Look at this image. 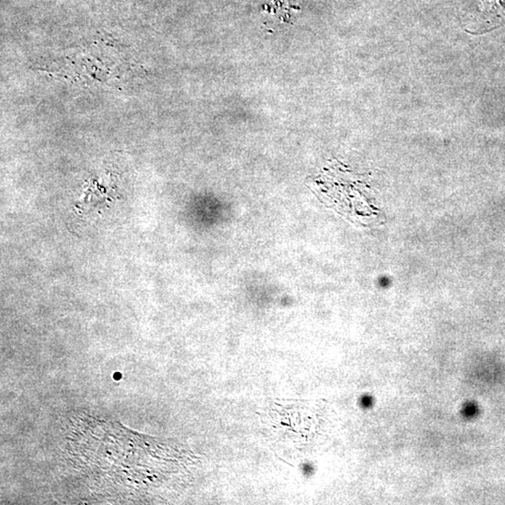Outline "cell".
I'll list each match as a JSON object with an SVG mask.
<instances>
[{
  "instance_id": "1",
  "label": "cell",
  "mask_w": 505,
  "mask_h": 505,
  "mask_svg": "<svg viewBox=\"0 0 505 505\" xmlns=\"http://www.w3.org/2000/svg\"><path fill=\"white\" fill-rule=\"evenodd\" d=\"M477 10L485 17L484 21L491 23L505 22V0H475Z\"/></svg>"
}]
</instances>
